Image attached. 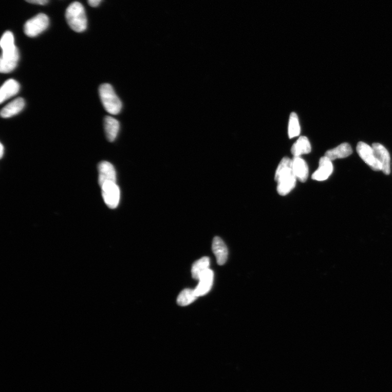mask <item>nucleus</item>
<instances>
[{"mask_svg": "<svg viewBox=\"0 0 392 392\" xmlns=\"http://www.w3.org/2000/svg\"><path fill=\"white\" fill-rule=\"evenodd\" d=\"M49 25V17L46 14L40 13L26 22L24 32L29 37L34 38L46 30Z\"/></svg>", "mask_w": 392, "mask_h": 392, "instance_id": "nucleus-4", "label": "nucleus"}, {"mask_svg": "<svg viewBox=\"0 0 392 392\" xmlns=\"http://www.w3.org/2000/svg\"><path fill=\"white\" fill-rule=\"evenodd\" d=\"M0 45L3 51L13 49L16 47L14 44V35L11 31H6L2 36Z\"/></svg>", "mask_w": 392, "mask_h": 392, "instance_id": "nucleus-22", "label": "nucleus"}, {"mask_svg": "<svg viewBox=\"0 0 392 392\" xmlns=\"http://www.w3.org/2000/svg\"><path fill=\"white\" fill-rule=\"evenodd\" d=\"M120 123L115 118L107 116L104 120V128L107 140L114 141L120 130Z\"/></svg>", "mask_w": 392, "mask_h": 392, "instance_id": "nucleus-16", "label": "nucleus"}, {"mask_svg": "<svg viewBox=\"0 0 392 392\" xmlns=\"http://www.w3.org/2000/svg\"><path fill=\"white\" fill-rule=\"evenodd\" d=\"M20 89V85L15 80L10 79L6 81L0 89V103H3L16 95Z\"/></svg>", "mask_w": 392, "mask_h": 392, "instance_id": "nucleus-14", "label": "nucleus"}, {"mask_svg": "<svg viewBox=\"0 0 392 392\" xmlns=\"http://www.w3.org/2000/svg\"><path fill=\"white\" fill-rule=\"evenodd\" d=\"M98 172L100 187L106 183H116V172L111 163L107 161L100 162L98 165Z\"/></svg>", "mask_w": 392, "mask_h": 392, "instance_id": "nucleus-7", "label": "nucleus"}, {"mask_svg": "<svg viewBox=\"0 0 392 392\" xmlns=\"http://www.w3.org/2000/svg\"><path fill=\"white\" fill-rule=\"evenodd\" d=\"M372 148L375 156L382 165V171L385 175H389L390 173V157L387 149L379 143L372 144Z\"/></svg>", "mask_w": 392, "mask_h": 392, "instance_id": "nucleus-8", "label": "nucleus"}, {"mask_svg": "<svg viewBox=\"0 0 392 392\" xmlns=\"http://www.w3.org/2000/svg\"><path fill=\"white\" fill-rule=\"evenodd\" d=\"M99 95L105 110L109 114L117 115L121 112L122 102L111 85L104 84L100 86Z\"/></svg>", "mask_w": 392, "mask_h": 392, "instance_id": "nucleus-3", "label": "nucleus"}, {"mask_svg": "<svg viewBox=\"0 0 392 392\" xmlns=\"http://www.w3.org/2000/svg\"><path fill=\"white\" fill-rule=\"evenodd\" d=\"M197 297L194 289H185L178 295L177 302L179 306H186L194 303Z\"/></svg>", "mask_w": 392, "mask_h": 392, "instance_id": "nucleus-20", "label": "nucleus"}, {"mask_svg": "<svg viewBox=\"0 0 392 392\" xmlns=\"http://www.w3.org/2000/svg\"><path fill=\"white\" fill-rule=\"evenodd\" d=\"M209 266L210 259L208 257H203L196 261L191 269L193 277L198 280L202 273L209 269Z\"/></svg>", "mask_w": 392, "mask_h": 392, "instance_id": "nucleus-19", "label": "nucleus"}, {"mask_svg": "<svg viewBox=\"0 0 392 392\" xmlns=\"http://www.w3.org/2000/svg\"><path fill=\"white\" fill-rule=\"evenodd\" d=\"M300 126L298 118L295 113H291L288 125V135L290 139L298 136L300 134Z\"/></svg>", "mask_w": 392, "mask_h": 392, "instance_id": "nucleus-21", "label": "nucleus"}, {"mask_svg": "<svg viewBox=\"0 0 392 392\" xmlns=\"http://www.w3.org/2000/svg\"><path fill=\"white\" fill-rule=\"evenodd\" d=\"M275 179L277 182V192L281 196L287 195L295 187L297 179L293 171L292 160L287 157L282 159Z\"/></svg>", "mask_w": 392, "mask_h": 392, "instance_id": "nucleus-1", "label": "nucleus"}, {"mask_svg": "<svg viewBox=\"0 0 392 392\" xmlns=\"http://www.w3.org/2000/svg\"><path fill=\"white\" fill-rule=\"evenodd\" d=\"M357 151L360 157L375 171H382L381 163L378 160L372 147L363 142L358 143Z\"/></svg>", "mask_w": 392, "mask_h": 392, "instance_id": "nucleus-5", "label": "nucleus"}, {"mask_svg": "<svg viewBox=\"0 0 392 392\" xmlns=\"http://www.w3.org/2000/svg\"><path fill=\"white\" fill-rule=\"evenodd\" d=\"M4 152V145H3L2 143H1V148H0V157H1V158L3 157Z\"/></svg>", "mask_w": 392, "mask_h": 392, "instance_id": "nucleus-25", "label": "nucleus"}, {"mask_svg": "<svg viewBox=\"0 0 392 392\" xmlns=\"http://www.w3.org/2000/svg\"><path fill=\"white\" fill-rule=\"evenodd\" d=\"M292 163L293 173L296 179L304 183L309 175V169L306 162L300 157H294Z\"/></svg>", "mask_w": 392, "mask_h": 392, "instance_id": "nucleus-13", "label": "nucleus"}, {"mask_svg": "<svg viewBox=\"0 0 392 392\" xmlns=\"http://www.w3.org/2000/svg\"><path fill=\"white\" fill-rule=\"evenodd\" d=\"M311 145L306 136H301L293 144L291 149V152L294 157H300L303 154L311 153Z\"/></svg>", "mask_w": 392, "mask_h": 392, "instance_id": "nucleus-17", "label": "nucleus"}, {"mask_svg": "<svg viewBox=\"0 0 392 392\" xmlns=\"http://www.w3.org/2000/svg\"><path fill=\"white\" fill-rule=\"evenodd\" d=\"M352 153V150L351 145L348 143H343L337 147L327 151L325 156L329 158L331 161L336 159L346 158Z\"/></svg>", "mask_w": 392, "mask_h": 392, "instance_id": "nucleus-12", "label": "nucleus"}, {"mask_svg": "<svg viewBox=\"0 0 392 392\" xmlns=\"http://www.w3.org/2000/svg\"><path fill=\"white\" fill-rule=\"evenodd\" d=\"M199 284L194 289L197 297L202 296L208 294L211 290L214 282V272L210 269L202 273L198 279Z\"/></svg>", "mask_w": 392, "mask_h": 392, "instance_id": "nucleus-9", "label": "nucleus"}, {"mask_svg": "<svg viewBox=\"0 0 392 392\" xmlns=\"http://www.w3.org/2000/svg\"><path fill=\"white\" fill-rule=\"evenodd\" d=\"M212 250L218 265L223 266L226 263L229 251L224 241L220 237L216 236L213 239Z\"/></svg>", "mask_w": 392, "mask_h": 392, "instance_id": "nucleus-11", "label": "nucleus"}, {"mask_svg": "<svg viewBox=\"0 0 392 392\" xmlns=\"http://www.w3.org/2000/svg\"><path fill=\"white\" fill-rule=\"evenodd\" d=\"M24 106V100L22 98H16L3 108L1 116L5 118L11 117L22 111Z\"/></svg>", "mask_w": 392, "mask_h": 392, "instance_id": "nucleus-15", "label": "nucleus"}, {"mask_svg": "<svg viewBox=\"0 0 392 392\" xmlns=\"http://www.w3.org/2000/svg\"><path fill=\"white\" fill-rule=\"evenodd\" d=\"M66 18L70 28L77 32L86 30L87 20L85 8L79 2L71 4L67 8Z\"/></svg>", "mask_w": 392, "mask_h": 392, "instance_id": "nucleus-2", "label": "nucleus"}, {"mask_svg": "<svg viewBox=\"0 0 392 392\" xmlns=\"http://www.w3.org/2000/svg\"><path fill=\"white\" fill-rule=\"evenodd\" d=\"M25 1L30 4L45 5L49 3V0H25Z\"/></svg>", "mask_w": 392, "mask_h": 392, "instance_id": "nucleus-23", "label": "nucleus"}, {"mask_svg": "<svg viewBox=\"0 0 392 392\" xmlns=\"http://www.w3.org/2000/svg\"><path fill=\"white\" fill-rule=\"evenodd\" d=\"M19 59V53L11 56L2 57L1 61H0V71L2 73L11 72L16 68Z\"/></svg>", "mask_w": 392, "mask_h": 392, "instance_id": "nucleus-18", "label": "nucleus"}, {"mask_svg": "<svg viewBox=\"0 0 392 392\" xmlns=\"http://www.w3.org/2000/svg\"><path fill=\"white\" fill-rule=\"evenodd\" d=\"M102 0H88L89 6L93 7H96L101 3Z\"/></svg>", "mask_w": 392, "mask_h": 392, "instance_id": "nucleus-24", "label": "nucleus"}, {"mask_svg": "<svg viewBox=\"0 0 392 392\" xmlns=\"http://www.w3.org/2000/svg\"><path fill=\"white\" fill-rule=\"evenodd\" d=\"M104 202L108 208L115 209L119 204L120 190L116 183H106L101 186Z\"/></svg>", "mask_w": 392, "mask_h": 392, "instance_id": "nucleus-6", "label": "nucleus"}, {"mask_svg": "<svg viewBox=\"0 0 392 392\" xmlns=\"http://www.w3.org/2000/svg\"><path fill=\"white\" fill-rule=\"evenodd\" d=\"M333 171L332 161L324 156L319 160V167L313 173L312 178L317 181H324L331 175Z\"/></svg>", "mask_w": 392, "mask_h": 392, "instance_id": "nucleus-10", "label": "nucleus"}]
</instances>
